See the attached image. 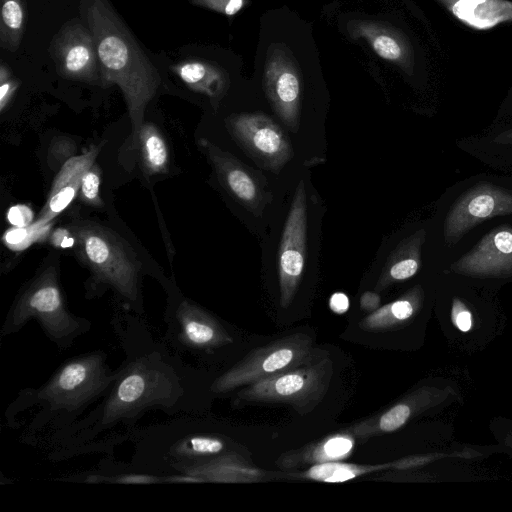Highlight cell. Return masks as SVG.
<instances>
[{"label":"cell","mask_w":512,"mask_h":512,"mask_svg":"<svg viewBox=\"0 0 512 512\" xmlns=\"http://www.w3.org/2000/svg\"><path fill=\"white\" fill-rule=\"evenodd\" d=\"M114 324L126 358L102 401L85 417L47 438L50 458L88 452L95 438L117 425L130 429L148 410L168 415L193 410L190 368L140 321Z\"/></svg>","instance_id":"1"},{"label":"cell","mask_w":512,"mask_h":512,"mask_svg":"<svg viewBox=\"0 0 512 512\" xmlns=\"http://www.w3.org/2000/svg\"><path fill=\"white\" fill-rule=\"evenodd\" d=\"M119 370L107 365L105 351L87 352L63 362L38 388H25L8 406L9 426L22 412L34 409L23 433L25 442L45 441L67 428L108 393Z\"/></svg>","instance_id":"2"},{"label":"cell","mask_w":512,"mask_h":512,"mask_svg":"<svg viewBox=\"0 0 512 512\" xmlns=\"http://www.w3.org/2000/svg\"><path fill=\"white\" fill-rule=\"evenodd\" d=\"M80 12L95 39L103 86L121 89L137 144L146 107L161 82L158 70L108 0H80Z\"/></svg>","instance_id":"3"},{"label":"cell","mask_w":512,"mask_h":512,"mask_svg":"<svg viewBox=\"0 0 512 512\" xmlns=\"http://www.w3.org/2000/svg\"><path fill=\"white\" fill-rule=\"evenodd\" d=\"M30 320L39 323L60 351L72 347L91 328L89 320L67 309L55 267L43 270L18 293L4 319L1 338L20 331Z\"/></svg>","instance_id":"4"},{"label":"cell","mask_w":512,"mask_h":512,"mask_svg":"<svg viewBox=\"0 0 512 512\" xmlns=\"http://www.w3.org/2000/svg\"><path fill=\"white\" fill-rule=\"evenodd\" d=\"M74 247L93 273L94 281L112 288L127 309L143 313L140 269L135 252L115 231L94 222H81L69 229Z\"/></svg>","instance_id":"5"},{"label":"cell","mask_w":512,"mask_h":512,"mask_svg":"<svg viewBox=\"0 0 512 512\" xmlns=\"http://www.w3.org/2000/svg\"><path fill=\"white\" fill-rule=\"evenodd\" d=\"M324 353L313 351L312 338L294 333L251 350L242 360L216 377L210 392L219 395L304 365Z\"/></svg>","instance_id":"6"},{"label":"cell","mask_w":512,"mask_h":512,"mask_svg":"<svg viewBox=\"0 0 512 512\" xmlns=\"http://www.w3.org/2000/svg\"><path fill=\"white\" fill-rule=\"evenodd\" d=\"M333 374V361L321 355L297 368L245 386L239 400L291 405L299 414L312 411L324 398Z\"/></svg>","instance_id":"7"},{"label":"cell","mask_w":512,"mask_h":512,"mask_svg":"<svg viewBox=\"0 0 512 512\" xmlns=\"http://www.w3.org/2000/svg\"><path fill=\"white\" fill-rule=\"evenodd\" d=\"M165 321L164 339L178 354H211L234 342L212 313L185 297L169 307Z\"/></svg>","instance_id":"8"},{"label":"cell","mask_w":512,"mask_h":512,"mask_svg":"<svg viewBox=\"0 0 512 512\" xmlns=\"http://www.w3.org/2000/svg\"><path fill=\"white\" fill-rule=\"evenodd\" d=\"M226 126L242 149L266 170L278 173L293 157L287 135L263 113L232 115L227 118Z\"/></svg>","instance_id":"9"},{"label":"cell","mask_w":512,"mask_h":512,"mask_svg":"<svg viewBox=\"0 0 512 512\" xmlns=\"http://www.w3.org/2000/svg\"><path fill=\"white\" fill-rule=\"evenodd\" d=\"M459 392L454 384L444 380L417 386L381 414L365 419L351 428L361 442L370 437L391 433L412 419L429 411L445 408L455 402Z\"/></svg>","instance_id":"10"},{"label":"cell","mask_w":512,"mask_h":512,"mask_svg":"<svg viewBox=\"0 0 512 512\" xmlns=\"http://www.w3.org/2000/svg\"><path fill=\"white\" fill-rule=\"evenodd\" d=\"M506 215H512V191L490 182H478L450 207L444 221V241L453 246L478 224Z\"/></svg>","instance_id":"11"},{"label":"cell","mask_w":512,"mask_h":512,"mask_svg":"<svg viewBox=\"0 0 512 512\" xmlns=\"http://www.w3.org/2000/svg\"><path fill=\"white\" fill-rule=\"evenodd\" d=\"M49 52L63 78L103 86L95 39L83 22L65 23L53 37Z\"/></svg>","instance_id":"12"},{"label":"cell","mask_w":512,"mask_h":512,"mask_svg":"<svg viewBox=\"0 0 512 512\" xmlns=\"http://www.w3.org/2000/svg\"><path fill=\"white\" fill-rule=\"evenodd\" d=\"M307 235V205L304 182L300 181L294 193L284 225L278 252L280 305L287 308L293 301L301 281Z\"/></svg>","instance_id":"13"},{"label":"cell","mask_w":512,"mask_h":512,"mask_svg":"<svg viewBox=\"0 0 512 512\" xmlns=\"http://www.w3.org/2000/svg\"><path fill=\"white\" fill-rule=\"evenodd\" d=\"M200 145L227 192L253 215L261 216L273 197L265 176L207 139H200Z\"/></svg>","instance_id":"14"},{"label":"cell","mask_w":512,"mask_h":512,"mask_svg":"<svg viewBox=\"0 0 512 512\" xmlns=\"http://www.w3.org/2000/svg\"><path fill=\"white\" fill-rule=\"evenodd\" d=\"M449 271L475 279L512 277V226L500 225L486 233L455 260Z\"/></svg>","instance_id":"15"},{"label":"cell","mask_w":512,"mask_h":512,"mask_svg":"<svg viewBox=\"0 0 512 512\" xmlns=\"http://www.w3.org/2000/svg\"><path fill=\"white\" fill-rule=\"evenodd\" d=\"M100 146H94L80 156H73L58 170L47 201L33 224L39 228L49 226L78 195L84 174L95 163Z\"/></svg>","instance_id":"16"},{"label":"cell","mask_w":512,"mask_h":512,"mask_svg":"<svg viewBox=\"0 0 512 512\" xmlns=\"http://www.w3.org/2000/svg\"><path fill=\"white\" fill-rule=\"evenodd\" d=\"M358 437L351 427L330 434L319 441L281 454L276 465L282 470H293L316 464L342 461L350 457Z\"/></svg>","instance_id":"17"},{"label":"cell","mask_w":512,"mask_h":512,"mask_svg":"<svg viewBox=\"0 0 512 512\" xmlns=\"http://www.w3.org/2000/svg\"><path fill=\"white\" fill-rule=\"evenodd\" d=\"M430 456H411L381 464H354L342 461L316 464L301 472L288 473L289 478L316 482L340 483L388 469H408L427 463Z\"/></svg>","instance_id":"18"},{"label":"cell","mask_w":512,"mask_h":512,"mask_svg":"<svg viewBox=\"0 0 512 512\" xmlns=\"http://www.w3.org/2000/svg\"><path fill=\"white\" fill-rule=\"evenodd\" d=\"M212 483H253L262 481L266 471L259 469L235 452H224L210 460L186 467L181 472Z\"/></svg>","instance_id":"19"},{"label":"cell","mask_w":512,"mask_h":512,"mask_svg":"<svg viewBox=\"0 0 512 512\" xmlns=\"http://www.w3.org/2000/svg\"><path fill=\"white\" fill-rule=\"evenodd\" d=\"M424 300V289L420 284H417L396 300L367 315L360 321L359 327L369 332L388 331L404 327L421 312Z\"/></svg>","instance_id":"20"},{"label":"cell","mask_w":512,"mask_h":512,"mask_svg":"<svg viewBox=\"0 0 512 512\" xmlns=\"http://www.w3.org/2000/svg\"><path fill=\"white\" fill-rule=\"evenodd\" d=\"M426 237V229L420 228L398 243L383 266L375 285L376 291H382L417 274L421 267V252Z\"/></svg>","instance_id":"21"},{"label":"cell","mask_w":512,"mask_h":512,"mask_svg":"<svg viewBox=\"0 0 512 512\" xmlns=\"http://www.w3.org/2000/svg\"><path fill=\"white\" fill-rule=\"evenodd\" d=\"M266 91L275 111L287 127L297 132L300 115V83L296 73L286 67L270 68Z\"/></svg>","instance_id":"22"},{"label":"cell","mask_w":512,"mask_h":512,"mask_svg":"<svg viewBox=\"0 0 512 512\" xmlns=\"http://www.w3.org/2000/svg\"><path fill=\"white\" fill-rule=\"evenodd\" d=\"M460 22L476 30H488L512 22L510 0H439Z\"/></svg>","instance_id":"23"},{"label":"cell","mask_w":512,"mask_h":512,"mask_svg":"<svg viewBox=\"0 0 512 512\" xmlns=\"http://www.w3.org/2000/svg\"><path fill=\"white\" fill-rule=\"evenodd\" d=\"M172 70L188 88L211 99H219L224 92L223 74L211 64L186 60L174 65Z\"/></svg>","instance_id":"24"},{"label":"cell","mask_w":512,"mask_h":512,"mask_svg":"<svg viewBox=\"0 0 512 512\" xmlns=\"http://www.w3.org/2000/svg\"><path fill=\"white\" fill-rule=\"evenodd\" d=\"M140 148L144 171L148 175L166 173L169 153L164 138L152 123H143L137 144Z\"/></svg>","instance_id":"25"},{"label":"cell","mask_w":512,"mask_h":512,"mask_svg":"<svg viewBox=\"0 0 512 512\" xmlns=\"http://www.w3.org/2000/svg\"><path fill=\"white\" fill-rule=\"evenodd\" d=\"M23 0H1L0 45L14 52L18 49L25 30Z\"/></svg>","instance_id":"26"},{"label":"cell","mask_w":512,"mask_h":512,"mask_svg":"<svg viewBox=\"0 0 512 512\" xmlns=\"http://www.w3.org/2000/svg\"><path fill=\"white\" fill-rule=\"evenodd\" d=\"M89 483H115V484H159L163 482V475L142 472L124 471L114 475L91 473L82 480Z\"/></svg>","instance_id":"27"},{"label":"cell","mask_w":512,"mask_h":512,"mask_svg":"<svg viewBox=\"0 0 512 512\" xmlns=\"http://www.w3.org/2000/svg\"><path fill=\"white\" fill-rule=\"evenodd\" d=\"M100 182L101 170L94 163L84 174L78 192V196L83 203L94 207H100L103 205L99 194Z\"/></svg>","instance_id":"28"},{"label":"cell","mask_w":512,"mask_h":512,"mask_svg":"<svg viewBox=\"0 0 512 512\" xmlns=\"http://www.w3.org/2000/svg\"><path fill=\"white\" fill-rule=\"evenodd\" d=\"M47 227L39 228L33 223L24 228L13 227L6 231L3 240L13 250H23L45 234Z\"/></svg>","instance_id":"29"},{"label":"cell","mask_w":512,"mask_h":512,"mask_svg":"<svg viewBox=\"0 0 512 512\" xmlns=\"http://www.w3.org/2000/svg\"><path fill=\"white\" fill-rule=\"evenodd\" d=\"M76 146L70 139L60 137L52 141L49 154L48 162L52 168L62 167V165L74 156Z\"/></svg>","instance_id":"30"},{"label":"cell","mask_w":512,"mask_h":512,"mask_svg":"<svg viewBox=\"0 0 512 512\" xmlns=\"http://www.w3.org/2000/svg\"><path fill=\"white\" fill-rule=\"evenodd\" d=\"M371 44L374 51L383 59L397 61L403 56L402 46L389 35H376L371 39Z\"/></svg>","instance_id":"31"},{"label":"cell","mask_w":512,"mask_h":512,"mask_svg":"<svg viewBox=\"0 0 512 512\" xmlns=\"http://www.w3.org/2000/svg\"><path fill=\"white\" fill-rule=\"evenodd\" d=\"M19 86V82L12 76V73L5 63L0 65V110L4 111Z\"/></svg>","instance_id":"32"},{"label":"cell","mask_w":512,"mask_h":512,"mask_svg":"<svg viewBox=\"0 0 512 512\" xmlns=\"http://www.w3.org/2000/svg\"><path fill=\"white\" fill-rule=\"evenodd\" d=\"M189 2L228 16L236 14L244 4V0H189Z\"/></svg>","instance_id":"33"},{"label":"cell","mask_w":512,"mask_h":512,"mask_svg":"<svg viewBox=\"0 0 512 512\" xmlns=\"http://www.w3.org/2000/svg\"><path fill=\"white\" fill-rule=\"evenodd\" d=\"M33 211L24 204H16L7 211V220L14 227L24 228L33 223Z\"/></svg>","instance_id":"34"},{"label":"cell","mask_w":512,"mask_h":512,"mask_svg":"<svg viewBox=\"0 0 512 512\" xmlns=\"http://www.w3.org/2000/svg\"><path fill=\"white\" fill-rule=\"evenodd\" d=\"M380 295L373 291H366L360 297V308L362 311L372 313L380 307Z\"/></svg>","instance_id":"35"},{"label":"cell","mask_w":512,"mask_h":512,"mask_svg":"<svg viewBox=\"0 0 512 512\" xmlns=\"http://www.w3.org/2000/svg\"><path fill=\"white\" fill-rule=\"evenodd\" d=\"M329 307L336 314H343L349 309V298L342 292H336L329 299Z\"/></svg>","instance_id":"36"},{"label":"cell","mask_w":512,"mask_h":512,"mask_svg":"<svg viewBox=\"0 0 512 512\" xmlns=\"http://www.w3.org/2000/svg\"><path fill=\"white\" fill-rule=\"evenodd\" d=\"M71 235L70 231L58 229L52 236V242L55 246H74V237H70Z\"/></svg>","instance_id":"37"},{"label":"cell","mask_w":512,"mask_h":512,"mask_svg":"<svg viewBox=\"0 0 512 512\" xmlns=\"http://www.w3.org/2000/svg\"><path fill=\"white\" fill-rule=\"evenodd\" d=\"M494 143L500 145H512V128L502 131L493 140Z\"/></svg>","instance_id":"38"},{"label":"cell","mask_w":512,"mask_h":512,"mask_svg":"<svg viewBox=\"0 0 512 512\" xmlns=\"http://www.w3.org/2000/svg\"><path fill=\"white\" fill-rule=\"evenodd\" d=\"M499 439L502 446L506 450L512 452V429L506 430V432L503 433V435Z\"/></svg>","instance_id":"39"}]
</instances>
